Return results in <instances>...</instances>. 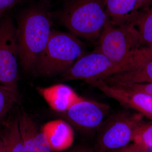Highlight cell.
<instances>
[{
    "instance_id": "obj_21",
    "label": "cell",
    "mask_w": 152,
    "mask_h": 152,
    "mask_svg": "<svg viewBox=\"0 0 152 152\" xmlns=\"http://www.w3.org/2000/svg\"><path fill=\"white\" fill-rule=\"evenodd\" d=\"M152 3V0H138L136 5L135 12L138 11L140 9H143L145 11L148 10L149 6Z\"/></svg>"
},
{
    "instance_id": "obj_14",
    "label": "cell",
    "mask_w": 152,
    "mask_h": 152,
    "mask_svg": "<svg viewBox=\"0 0 152 152\" xmlns=\"http://www.w3.org/2000/svg\"><path fill=\"white\" fill-rule=\"evenodd\" d=\"M5 152H28L22 141L19 132L18 118L11 120L0 133Z\"/></svg>"
},
{
    "instance_id": "obj_15",
    "label": "cell",
    "mask_w": 152,
    "mask_h": 152,
    "mask_svg": "<svg viewBox=\"0 0 152 152\" xmlns=\"http://www.w3.org/2000/svg\"><path fill=\"white\" fill-rule=\"evenodd\" d=\"M134 20L144 43L152 49V8L143 12L137 11Z\"/></svg>"
},
{
    "instance_id": "obj_18",
    "label": "cell",
    "mask_w": 152,
    "mask_h": 152,
    "mask_svg": "<svg viewBox=\"0 0 152 152\" xmlns=\"http://www.w3.org/2000/svg\"><path fill=\"white\" fill-rule=\"evenodd\" d=\"M116 86L135 90V91H139L145 93L152 96V83H142L124 85V86Z\"/></svg>"
},
{
    "instance_id": "obj_7",
    "label": "cell",
    "mask_w": 152,
    "mask_h": 152,
    "mask_svg": "<svg viewBox=\"0 0 152 152\" xmlns=\"http://www.w3.org/2000/svg\"><path fill=\"white\" fill-rule=\"evenodd\" d=\"M110 110L108 104L83 98L66 111L59 113L79 131L91 134L97 132Z\"/></svg>"
},
{
    "instance_id": "obj_5",
    "label": "cell",
    "mask_w": 152,
    "mask_h": 152,
    "mask_svg": "<svg viewBox=\"0 0 152 152\" xmlns=\"http://www.w3.org/2000/svg\"><path fill=\"white\" fill-rule=\"evenodd\" d=\"M140 113L123 110L106 118L96 132V152H109L124 148L132 141L137 128L143 122Z\"/></svg>"
},
{
    "instance_id": "obj_19",
    "label": "cell",
    "mask_w": 152,
    "mask_h": 152,
    "mask_svg": "<svg viewBox=\"0 0 152 152\" xmlns=\"http://www.w3.org/2000/svg\"><path fill=\"white\" fill-rule=\"evenodd\" d=\"M109 152H150L148 150L144 148L137 144L133 143L129 144L121 148Z\"/></svg>"
},
{
    "instance_id": "obj_20",
    "label": "cell",
    "mask_w": 152,
    "mask_h": 152,
    "mask_svg": "<svg viewBox=\"0 0 152 152\" xmlns=\"http://www.w3.org/2000/svg\"><path fill=\"white\" fill-rule=\"evenodd\" d=\"M20 1L21 0H0V13L13 7Z\"/></svg>"
},
{
    "instance_id": "obj_12",
    "label": "cell",
    "mask_w": 152,
    "mask_h": 152,
    "mask_svg": "<svg viewBox=\"0 0 152 152\" xmlns=\"http://www.w3.org/2000/svg\"><path fill=\"white\" fill-rule=\"evenodd\" d=\"M104 80L109 85L119 86L152 83V59L137 69L116 74Z\"/></svg>"
},
{
    "instance_id": "obj_9",
    "label": "cell",
    "mask_w": 152,
    "mask_h": 152,
    "mask_svg": "<svg viewBox=\"0 0 152 152\" xmlns=\"http://www.w3.org/2000/svg\"><path fill=\"white\" fill-rule=\"evenodd\" d=\"M20 135L28 152H52L46 137L26 112L18 117Z\"/></svg>"
},
{
    "instance_id": "obj_23",
    "label": "cell",
    "mask_w": 152,
    "mask_h": 152,
    "mask_svg": "<svg viewBox=\"0 0 152 152\" xmlns=\"http://www.w3.org/2000/svg\"><path fill=\"white\" fill-rule=\"evenodd\" d=\"M0 152H5L4 146V142H3L2 139L0 135Z\"/></svg>"
},
{
    "instance_id": "obj_8",
    "label": "cell",
    "mask_w": 152,
    "mask_h": 152,
    "mask_svg": "<svg viewBox=\"0 0 152 152\" xmlns=\"http://www.w3.org/2000/svg\"><path fill=\"white\" fill-rule=\"evenodd\" d=\"M86 82L122 105L134 110L152 121V96L139 91L109 85L103 80H91Z\"/></svg>"
},
{
    "instance_id": "obj_11",
    "label": "cell",
    "mask_w": 152,
    "mask_h": 152,
    "mask_svg": "<svg viewBox=\"0 0 152 152\" xmlns=\"http://www.w3.org/2000/svg\"><path fill=\"white\" fill-rule=\"evenodd\" d=\"M42 130L46 137L52 151H61L72 145L75 134L72 128L63 120H54L44 125Z\"/></svg>"
},
{
    "instance_id": "obj_1",
    "label": "cell",
    "mask_w": 152,
    "mask_h": 152,
    "mask_svg": "<svg viewBox=\"0 0 152 152\" xmlns=\"http://www.w3.org/2000/svg\"><path fill=\"white\" fill-rule=\"evenodd\" d=\"M51 25L50 12L41 6L28 9L20 17L17 28L19 58L24 70L34 71L50 35Z\"/></svg>"
},
{
    "instance_id": "obj_16",
    "label": "cell",
    "mask_w": 152,
    "mask_h": 152,
    "mask_svg": "<svg viewBox=\"0 0 152 152\" xmlns=\"http://www.w3.org/2000/svg\"><path fill=\"white\" fill-rule=\"evenodd\" d=\"M18 98V91L0 84V123L17 103Z\"/></svg>"
},
{
    "instance_id": "obj_2",
    "label": "cell",
    "mask_w": 152,
    "mask_h": 152,
    "mask_svg": "<svg viewBox=\"0 0 152 152\" xmlns=\"http://www.w3.org/2000/svg\"><path fill=\"white\" fill-rule=\"evenodd\" d=\"M144 44L134 17L121 23H114L110 19L104 26L95 50L113 61L124 62L146 54L150 48L144 47Z\"/></svg>"
},
{
    "instance_id": "obj_17",
    "label": "cell",
    "mask_w": 152,
    "mask_h": 152,
    "mask_svg": "<svg viewBox=\"0 0 152 152\" xmlns=\"http://www.w3.org/2000/svg\"><path fill=\"white\" fill-rule=\"evenodd\" d=\"M132 141L146 149H152V121H143L139 125L134 133Z\"/></svg>"
},
{
    "instance_id": "obj_4",
    "label": "cell",
    "mask_w": 152,
    "mask_h": 152,
    "mask_svg": "<svg viewBox=\"0 0 152 152\" xmlns=\"http://www.w3.org/2000/svg\"><path fill=\"white\" fill-rule=\"evenodd\" d=\"M84 44L73 34L52 30L34 71L40 76L64 74L85 54Z\"/></svg>"
},
{
    "instance_id": "obj_3",
    "label": "cell",
    "mask_w": 152,
    "mask_h": 152,
    "mask_svg": "<svg viewBox=\"0 0 152 152\" xmlns=\"http://www.w3.org/2000/svg\"><path fill=\"white\" fill-rule=\"evenodd\" d=\"M60 17L73 34L91 42L99 39L110 20L105 0H65Z\"/></svg>"
},
{
    "instance_id": "obj_24",
    "label": "cell",
    "mask_w": 152,
    "mask_h": 152,
    "mask_svg": "<svg viewBox=\"0 0 152 152\" xmlns=\"http://www.w3.org/2000/svg\"></svg>"
},
{
    "instance_id": "obj_10",
    "label": "cell",
    "mask_w": 152,
    "mask_h": 152,
    "mask_svg": "<svg viewBox=\"0 0 152 152\" xmlns=\"http://www.w3.org/2000/svg\"><path fill=\"white\" fill-rule=\"evenodd\" d=\"M37 90L50 107L59 113L66 111L73 105L83 99L71 87L63 84L46 88L39 87Z\"/></svg>"
},
{
    "instance_id": "obj_13",
    "label": "cell",
    "mask_w": 152,
    "mask_h": 152,
    "mask_svg": "<svg viewBox=\"0 0 152 152\" xmlns=\"http://www.w3.org/2000/svg\"><path fill=\"white\" fill-rule=\"evenodd\" d=\"M138 0H105L106 12L109 18L117 23L132 19Z\"/></svg>"
},
{
    "instance_id": "obj_6",
    "label": "cell",
    "mask_w": 152,
    "mask_h": 152,
    "mask_svg": "<svg viewBox=\"0 0 152 152\" xmlns=\"http://www.w3.org/2000/svg\"><path fill=\"white\" fill-rule=\"evenodd\" d=\"M18 44L17 28L6 16L0 20V84L18 91Z\"/></svg>"
},
{
    "instance_id": "obj_22",
    "label": "cell",
    "mask_w": 152,
    "mask_h": 152,
    "mask_svg": "<svg viewBox=\"0 0 152 152\" xmlns=\"http://www.w3.org/2000/svg\"><path fill=\"white\" fill-rule=\"evenodd\" d=\"M66 152H96L94 147L87 146H78Z\"/></svg>"
}]
</instances>
